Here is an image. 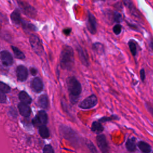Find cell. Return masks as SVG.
<instances>
[{
	"label": "cell",
	"instance_id": "1",
	"mask_svg": "<svg viewBox=\"0 0 153 153\" xmlns=\"http://www.w3.org/2000/svg\"><path fill=\"white\" fill-rule=\"evenodd\" d=\"M60 63L62 68L71 70L74 65V52L69 45H64L60 53Z\"/></svg>",
	"mask_w": 153,
	"mask_h": 153
},
{
	"label": "cell",
	"instance_id": "2",
	"mask_svg": "<svg viewBox=\"0 0 153 153\" xmlns=\"http://www.w3.org/2000/svg\"><path fill=\"white\" fill-rule=\"evenodd\" d=\"M67 87L70 94V100L72 103H75L78 99V96L81 93V85L75 76H70L66 80Z\"/></svg>",
	"mask_w": 153,
	"mask_h": 153
},
{
	"label": "cell",
	"instance_id": "3",
	"mask_svg": "<svg viewBox=\"0 0 153 153\" xmlns=\"http://www.w3.org/2000/svg\"><path fill=\"white\" fill-rule=\"evenodd\" d=\"M29 42L32 50L39 56H41L44 51V47L40 38L35 34H31L29 37Z\"/></svg>",
	"mask_w": 153,
	"mask_h": 153
},
{
	"label": "cell",
	"instance_id": "4",
	"mask_svg": "<svg viewBox=\"0 0 153 153\" xmlns=\"http://www.w3.org/2000/svg\"><path fill=\"white\" fill-rule=\"evenodd\" d=\"M20 10L27 17L30 18H34L36 15V11L35 8L32 7L30 4L22 1L20 0H17Z\"/></svg>",
	"mask_w": 153,
	"mask_h": 153
},
{
	"label": "cell",
	"instance_id": "5",
	"mask_svg": "<svg viewBox=\"0 0 153 153\" xmlns=\"http://www.w3.org/2000/svg\"><path fill=\"white\" fill-rule=\"evenodd\" d=\"M97 103V98L94 94H91L84 99L79 105V108L84 109H90L95 106Z\"/></svg>",
	"mask_w": 153,
	"mask_h": 153
},
{
	"label": "cell",
	"instance_id": "6",
	"mask_svg": "<svg viewBox=\"0 0 153 153\" xmlns=\"http://www.w3.org/2000/svg\"><path fill=\"white\" fill-rule=\"evenodd\" d=\"M87 28L88 30L93 35L96 34L97 32V20L94 15L88 12V18L87 21Z\"/></svg>",
	"mask_w": 153,
	"mask_h": 153
},
{
	"label": "cell",
	"instance_id": "7",
	"mask_svg": "<svg viewBox=\"0 0 153 153\" xmlns=\"http://www.w3.org/2000/svg\"><path fill=\"white\" fill-rule=\"evenodd\" d=\"M96 142L99 148L102 153H109V146L104 134H99L96 137Z\"/></svg>",
	"mask_w": 153,
	"mask_h": 153
},
{
	"label": "cell",
	"instance_id": "8",
	"mask_svg": "<svg viewBox=\"0 0 153 153\" xmlns=\"http://www.w3.org/2000/svg\"><path fill=\"white\" fill-rule=\"evenodd\" d=\"M1 60L3 65L5 66H11L13 63V57L11 54L7 50H2L0 53Z\"/></svg>",
	"mask_w": 153,
	"mask_h": 153
},
{
	"label": "cell",
	"instance_id": "9",
	"mask_svg": "<svg viewBox=\"0 0 153 153\" xmlns=\"http://www.w3.org/2000/svg\"><path fill=\"white\" fill-rule=\"evenodd\" d=\"M16 75L19 81H26L28 76V71L27 68L23 65L18 66L16 68Z\"/></svg>",
	"mask_w": 153,
	"mask_h": 153
},
{
	"label": "cell",
	"instance_id": "10",
	"mask_svg": "<svg viewBox=\"0 0 153 153\" xmlns=\"http://www.w3.org/2000/svg\"><path fill=\"white\" fill-rule=\"evenodd\" d=\"M76 50L78 51L79 58L81 63L84 66H88L89 65V62H88V58L87 52L84 50H83V48L80 46H78L76 48Z\"/></svg>",
	"mask_w": 153,
	"mask_h": 153
},
{
	"label": "cell",
	"instance_id": "11",
	"mask_svg": "<svg viewBox=\"0 0 153 153\" xmlns=\"http://www.w3.org/2000/svg\"><path fill=\"white\" fill-rule=\"evenodd\" d=\"M31 87L35 93H39L43 89V83L42 80L38 77L33 78L31 82Z\"/></svg>",
	"mask_w": 153,
	"mask_h": 153
},
{
	"label": "cell",
	"instance_id": "12",
	"mask_svg": "<svg viewBox=\"0 0 153 153\" xmlns=\"http://www.w3.org/2000/svg\"><path fill=\"white\" fill-rule=\"evenodd\" d=\"M10 19L13 23L17 26H20V25L21 26L23 20L21 17V15L19 10L17 9L14 10L11 13L10 15Z\"/></svg>",
	"mask_w": 153,
	"mask_h": 153
},
{
	"label": "cell",
	"instance_id": "13",
	"mask_svg": "<svg viewBox=\"0 0 153 153\" xmlns=\"http://www.w3.org/2000/svg\"><path fill=\"white\" fill-rule=\"evenodd\" d=\"M18 109L20 114L24 117H29L31 113L30 108L29 106V105L20 103L18 105Z\"/></svg>",
	"mask_w": 153,
	"mask_h": 153
},
{
	"label": "cell",
	"instance_id": "14",
	"mask_svg": "<svg viewBox=\"0 0 153 153\" xmlns=\"http://www.w3.org/2000/svg\"><path fill=\"white\" fill-rule=\"evenodd\" d=\"M21 26L26 33H30L37 30V28L34 25L26 20H23Z\"/></svg>",
	"mask_w": 153,
	"mask_h": 153
},
{
	"label": "cell",
	"instance_id": "15",
	"mask_svg": "<svg viewBox=\"0 0 153 153\" xmlns=\"http://www.w3.org/2000/svg\"><path fill=\"white\" fill-rule=\"evenodd\" d=\"M123 1L124 2V5H126V7H127V8L130 10V11L132 15H133L137 17H139V15L138 14L137 9L134 7L131 0H123Z\"/></svg>",
	"mask_w": 153,
	"mask_h": 153
},
{
	"label": "cell",
	"instance_id": "16",
	"mask_svg": "<svg viewBox=\"0 0 153 153\" xmlns=\"http://www.w3.org/2000/svg\"><path fill=\"white\" fill-rule=\"evenodd\" d=\"M36 118L38 120L39 124H45L47 123L48 116H47V113L43 110H41V111H38Z\"/></svg>",
	"mask_w": 153,
	"mask_h": 153
},
{
	"label": "cell",
	"instance_id": "17",
	"mask_svg": "<svg viewBox=\"0 0 153 153\" xmlns=\"http://www.w3.org/2000/svg\"><path fill=\"white\" fill-rule=\"evenodd\" d=\"M19 100L22 103L29 105L32 102V99L30 96L25 91H21L19 94Z\"/></svg>",
	"mask_w": 153,
	"mask_h": 153
},
{
	"label": "cell",
	"instance_id": "18",
	"mask_svg": "<svg viewBox=\"0 0 153 153\" xmlns=\"http://www.w3.org/2000/svg\"><path fill=\"white\" fill-rule=\"evenodd\" d=\"M137 146L139 149L143 153H150L151 152V146L148 143L140 141L137 143Z\"/></svg>",
	"mask_w": 153,
	"mask_h": 153
},
{
	"label": "cell",
	"instance_id": "19",
	"mask_svg": "<svg viewBox=\"0 0 153 153\" xmlns=\"http://www.w3.org/2000/svg\"><path fill=\"white\" fill-rule=\"evenodd\" d=\"M38 104L39 107L46 109L48 106V97L45 94H42L39 96L38 100Z\"/></svg>",
	"mask_w": 153,
	"mask_h": 153
},
{
	"label": "cell",
	"instance_id": "20",
	"mask_svg": "<svg viewBox=\"0 0 153 153\" xmlns=\"http://www.w3.org/2000/svg\"><path fill=\"white\" fill-rule=\"evenodd\" d=\"M126 147L128 151H130V152L134 151L136 148L135 139L134 137L128 139L126 143Z\"/></svg>",
	"mask_w": 153,
	"mask_h": 153
},
{
	"label": "cell",
	"instance_id": "21",
	"mask_svg": "<svg viewBox=\"0 0 153 153\" xmlns=\"http://www.w3.org/2000/svg\"><path fill=\"white\" fill-rule=\"evenodd\" d=\"M91 130L92 131L96 133H100L103 130V127L100 123L97 121H94L91 124Z\"/></svg>",
	"mask_w": 153,
	"mask_h": 153
},
{
	"label": "cell",
	"instance_id": "22",
	"mask_svg": "<svg viewBox=\"0 0 153 153\" xmlns=\"http://www.w3.org/2000/svg\"><path fill=\"white\" fill-rule=\"evenodd\" d=\"M38 131H39V134L42 138H47L49 137V135H50L49 131L47 127L45 126V124H42L39 126Z\"/></svg>",
	"mask_w": 153,
	"mask_h": 153
},
{
	"label": "cell",
	"instance_id": "23",
	"mask_svg": "<svg viewBox=\"0 0 153 153\" xmlns=\"http://www.w3.org/2000/svg\"><path fill=\"white\" fill-rule=\"evenodd\" d=\"M11 49L13 50L14 57L16 58L19 59H24L25 58V54L19 48H18L17 47L12 45L11 46Z\"/></svg>",
	"mask_w": 153,
	"mask_h": 153
},
{
	"label": "cell",
	"instance_id": "24",
	"mask_svg": "<svg viewBox=\"0 0 153 153\" xmlns=\"http://www.w3.org/2000/svg\"><path fill=\"white\" fill-rule=\"evenodd\" d=\"M128 45L131 54L133 56H135L137 53V47H136V42L133 40H130L128 41Z\"/></svg>",
	"mask_w": 153,
	"mask_h": 153
},
{
	"label": "cell",
	"instance_id": "25",
	"mask_svg": "<svg viewBox=\"0 0 153 153\" xmlns=\"http://www.w3.org/2000/svg\"><path fill=\"white\" fill-rule=\"evenodd\" d=\"M10 87L6 84L1 82L0 83V91L3 93H8L10 91Z\"/></svg>",
	"mask_w": 153,
	"mask_h": 153
},
{
	"label": "cell",
	"instance_id": "26",
	"mask_svg": "<svg viewBox=\"0 0 153 153\" xmlns=\"http://www.w3.org/2000/svg\"><path fill=\"white\" fill-rule=\"evenodd\" d=\"M114 16V20L116 23H120L122 21V16L118 12H115L113 14Z\"/></svg>",
	"mask_w": 153,
	"mask_h": 153
},
{
	"label": "cell",
	"instance_id": "27",
	"mask_svg": "<svg viewBox=\"0 0 153 153\" xmlns=\"http://www.w3.org/2000/svg\"><path fill=\"white\" fill-rule=\"evenodd\" d=\"M122 30V26L120 24H117L113 27V32L115 35H119Z\"/></svg>",
	"mask_w": 153,
	"mask_h": 153
},
{
	"label": "cell",
	"instance_id": "28",
	"mask_svg": "<svg viewBox=\"0 0 153 153\" xmlns=\"http://www.w3.org/2000/svg\"><path fill=\"white\" fill-rule=\"evenodd\" d=\"M87 147L88 148L89 150L90 151L91 153H97V150L94 145V144L91 142H87Z\"/></svg>",
	"mask_w": 153,
	"mask_h": 153
},
{
	"label": "cell",
	"instance_id": "29",
	"mask_svg": "<svg viewBox=\"0 0 153 153\" xmlns=\"http://www.w3.org/2000/svg\"><path fill=\"white\" fill-rule=\"evenodd\" d=\"M118 119V117L115 115H112L111 117H104L99 120L100 122H105V121H111L114 120H117Z\"/></svg>",
	"mask_w": 153,
	"mask_h": 153
},
{
	"label": "cell",
	"instance_id": "30",
	"mask_svg": "<svg viewBox=\"0 0 153 153\" xmlns=\"http://www.w3.org/2000/svg\"><path fill=\"white\" fill-rule=\"evenodd\" d=\"M43 153H54V150L50 145H46L43 148Z\"/></svg>",
	"mask_w": 153,
	"mask_h": 153
},
{
	"label": "cell",
	"instance_id": "31",
	"mask_svg": "<svg viewBox=\"0 0 153 153\" xmlns=\"http://www.w3.org/2000/svg\"><path fill=\"white\" fill-rule=\"evenodd\" d=\"M0 97H1V99H0V102L1 103H4L5 102H6V100H7V97H6V95L5 93H3L2 92H1V94H0Z\"/></svg>",
	"mask_w": 153,
	"mask_h": 153
},
{
	"label": "cell",
	"instance_id": "32",
	"mask_svg": "<svg viewBox=\"0 0 153 153\" xmlns=\"http://www.w3.org/2000/svg\"><path fill=\"white\" fill-rule=\"evenodd\" d=\"M71 31H72V29L71 27H66L63 30V33L66 36H68L70 35Z\"/></svg>",
	"mask_w": 153,
	"mask_h": 153
},
{
	"label": "cell",
	"instance_id": "33",
	"mask_svg": "<svg viewBox=\"0 0 153 153\" xmlns=\"http://www.w3.org/2000/svg\"><path fill=\"white\" fill-rule=\"evenodd\" d=\"M9 112H10V115L11 116H12L13 117H17V112H16L15 109L12 108H10V109L9 111Z\"/></svg>",
	"mask_w": 153,
	"mask_h": 153
},
{
	"label": "cell",
	"instance_id": "34",
	"mask_svg": "<svg viewBox=\"0 0 153 153\" xmlns=\"http://www.w3.org/2000/svg\"><path fill=\"white\" fill-rule=\"evenodd\" d=\"M140 76L141 80L142 81H144V80L145 79V71L143 69H142L140 71Z\"/></svg>",
	"mask_w": 153,
	"mask_h": 153
},
{
	"label": "cell",
	"instance_id": "35",
	"mask_svg": "<svg viewBox=\"0 0 153 153\" xmlns=\"http://www.w3.org/2000/svg\"><path fill=\"white\" fill-rule=\"evenodd\" d=\"M146 107L147 109L148 110V111L150 112V114H151V115L153 116V107L151 106L150 105H149L148 103H146Z\"/></svg>",
	"mask_w": 153,
	"mask_h": 153
},
{
	"label": "cell",
	"instance_id": "36",
	"mask_svg": "<svg viewBox=\"0 0 153 153\" xmlns=\"http://www.w3.org/2000/svg\"><path fill=\"white\" fill-rule=\"evenodd\" d=\"M30 73L32 75H36V74L38 72V71L35 68H30Z\"/></svg>",
	"mask_w": 153,
	"mask_h": 153
}]
</instances>
